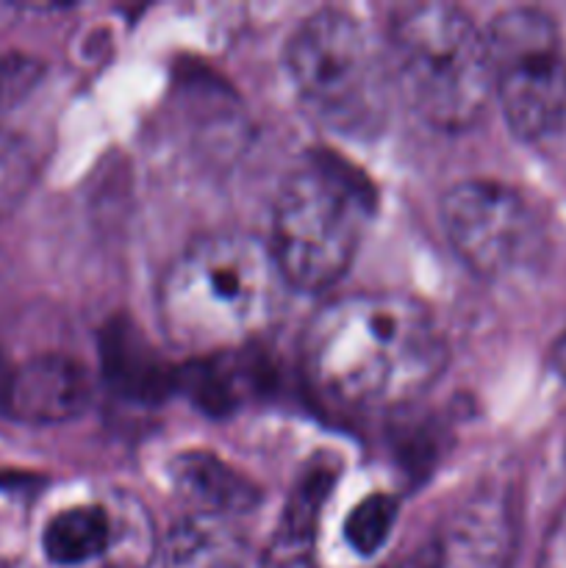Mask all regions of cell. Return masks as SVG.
<instances>
[{
	"instance_id": "6da1fadb",
	"label": "cell",
	"mask_w": 566,
	"mask_h": 568,
	"mask_svg": "<svg viewBox=\"0 0 566 568\" xmlns=\"http://www.w3.org/2000/svg\"><path fill=\"white\" fill-rule=\"evenodd\" d=\"M447 342L431 311L394 292L331 300L303 333V366L333 403L392 410L433 388L447 366Z\"/></svg>"
},
{
	"instance_id": "7a4b0ae2",
	"label": "cell",
	"mask_w": 566,
	"mask_h": 568,
	"mask_svg": "<svg viewBox=\"0 0 566 568\" xmlns=\"http://www.w3.org/2000/svg\"><path fill=\"white\" fill-rule=\"evenodd\" d=\"M286 288L270 244L253 233H209L166 266L159 320L175 347L214 358L259 338Z\"/></svg>"
},
{
	"instance_id": "3957f363",
	"label": "cell",
	"mask_w": 566,
	"mask_h": 568,
	"mask_svg": "<svg viewBox=\"0 0 566 568\" xmlns=\"http://www.w3.org/2000/svg\"><path fill=\"white\" fill-rule=\"evenodd\" d=\"M388 67L400 98L425 125L469 131L492 103L486 37L453 3H408L388 20Z\"/></svg>"
},
{
	"instance_id": "277c9868",
	"label": "cell",
	"mask_w": 566,
	"mask_h": 568,
	"mask_svg": "<svg viewBox=\"0 0 566 568\" xmlns=\"http://www.w3.org/2000/svg\"><path fill=\"white\" fill-rule=\"evenodd\" d=\"M375 189L353 164L331 153L305 155L286 178L272 214V255L289 288L322 292L344 277L358 255Z\"/></svg>"
},
{
	"instance_id": "5b68a950",
	"label": "cell",
	"mask_w": 566,
	"mask_h": 568,
	"mask_svg": "<svg viewBox=\"0 0 566 568\" xmlns=\"http://www.w3.org/2000/svg\"><path fill=\"white\" fill-rule=\"evenodd\" d=\"M353 14L322 9L286 44V72L303 109L331 133L372 139L386 122L388 72Z\"/></svg>"
},
{
	"instance_id": "8992f818",
	"label": "cell",
	"mask_w": 566,
	"mask_h": 568,
	"mask_svg": "<svg viewBox=\"0 0 566 568\" xmlns=\"http://www.w3.org/2000/svg\"><path fill=\"white\" fill-rule=\"evenodd\" d=\"M492 94L514 136L542 142L566 120V48L544 9L514 6L486 28Z\"/></svg>"
},
{
	"instance_id": "52a82bcc",
	"label": "cell",
	"mask_w": 566,
	"mask_h": 568,
	"mask_svg": "<svg viewBox=\"0 0 566 568\" xmlns=\"http://www.w3.org/2000/svg\"><path fill=\"white\" fill-rule=\"evenodd\" d=\"M442 227L455 255L481 277H503L525 264L538 244V220L516 189L488 178L444 192Z\"/></svg>"
},
{
	"instance_id": "ba28073f",
	"label": "cell",
	"mask_w": 566,
	"mask_h": 568,
	"mask_svg": "<svg viewBox=\"0 0 566 568\" xmlns=\"http://www.w3.org/2000/svg\"><path fill=\"white\" fill-rule=\"evenodd\" d=\"M92 386L81 366L64 355H37L17 366L3 383L0 403L22 425H61L81 414Z\"/></svg>"
},
{
	"instance_id": "9c48e42d",
	"label": "cell",
	"mask_w": 566,
	"mask_h": 568,
	"mask_svg": "<svg viewBox=\"0 0 566 568\" xmlns=\"http://www.w3.org/2000/svg\"><path fill=\"white\" fill-rule=\"evenodd\" d=\"M333 477L336 466L331 464H314L303 471L266 544L261 568H316V530Z\"/></svg>"
},
{
	"instance_id": "30bf717a",
	"label": "cell",
	"mask_w": 566,
	"mask_h": 568,
	"mask_svg": "<svg viewBox=\"0 0 566 568\" xmlns=\"http://www.w3.org/2000/svg\"><path fill=\"white\" fill-rule=\"evenodd\" d=\"M175 491L205 516L250 514L259 505L261 491L242 471L231 469L225 460L209 453H183L170 466Z\"/></svg>"
},
{
	"instance_id": "8fae6325",
	"label": "cell",
	"mask_w": 566,
	"mask_h": 568,
	"mask_svg": "<svg viewBox=\"0 0 566 568\" xmlns=\"http://www.w3.org/2000/svg\"><path fill=\"white\" fill-rule=\"evenodd\" d=\"M244 541L222 516L192 514L166 532L161 560L164 568H236Z\"/></svg>"
},
{
	"instance_id": "7c38bea8",
	"label": "cell",
	"mask_w": 566,
	"mask_h": 568,
	"mask_svg": "<svg viewBox=\"0 0 566 568\" xmlns=\"http://www.w3.org/2000/svg\"><path fill=\"white\" fill-rule=\"evenodd\" d=\"M114 521L100 505H81L55 514L42 532V549L50 564L83 566L114 549Z\"/></svg>"
},
{
	"instance_id": "4fadbf2b",
	"label": "cell",
	"mask_w": 566,
	"mask_h": 568,
	"mask_svg": "<svg viewBox=\"0 0 566 568\" xmlns=\"http://www.w3.org/2000/svg\"><path fill=\"white\" fill-rule=\"evenodd\" d=\"M511 558L508 510L492 499H477L464 510L449 541V568H505Z\"/></svg>"
},
{
	"instance_id": "5bb4252c",
	"label": "cell",
	"mask_w": 566,
	"mask_h": 568,
	"mask_svg": "<svg viewBox=\"0 0 566 568\" xmlns=\"http://www.w3.org/2000/svg\"><path fill=\"white\" fill-rule=\"evenodd\" d=\"M103 366L111 383L128 397H159L170 386V375L159 358H153V349H148L139 333L128 325L103 336Z\"/></svg>"
},
{
	"instance_id": "9a60e30c",
	"label": "cell",
	"mask_w": 566,
	"mask_h": 568,
	"mask_svg": "<svg viewBox=\"0 0 566 568\" xmlns=\"http://www.w3.org/2000/svg\"><path fill=\"white\" fill-rule=\"evenodd\" d=\"M39 164L31 142L0 128V222L9 220L37 183Z\"/></svg>"
},
{
	"instance_id": "2e32d148",
	"label": "cell",
	"mask_w": 566,
	"mask_h": 568,
	"mask_svg": "<svg viewBox=\"0 0 566 568\" xmlns=\"http://www.w3.org/2000/svg\"><path fill=\"white\" fill-rule=\"evenodd\" d=\"M394 519H397V503L386 494H372L353 508L344 525V536L358 555H375L388 541Z\"/></svg>"
},
{
	"instance_id": "e0dca14e",
	"label": "cell",
	"mask_w": 566,
	"mask_h": 568,
	"mask_svg": "<svg viewBox=\"0 0 566 568\" xmlns=\"http://www.w3.org/2000/svg\"><path fill=\"white\" fill-rule=\"evenodd\" d=\"M42 75V64L22 53H0V109L20 103Z\"/></svg>"
},
{
	"instance_id": "ac0fdd59",
	"label": "cell",
	"mask_w": 566,
	"mask_h": 568,
	"mask_svg": "<svg viewBox=\"0 0 566 568\" xmlns=\"http://www.w3.org/2000/svg\"><path fill=\"white\" fill-rule=\"evenodd\" d=\"M536 568H566V505L558 510L544 536Z\"/></svg>"
},
{
	"instance_id": "d6986e66",
	"label": "cell",
	"mask_w": 566,
	"mask_h": 568,
	"mask_svg": "<svg viewBox=\"0 0 566 568\" xmlns=\"http://www.w3.org/2000/svg\"><path fill=\"white\" fill-rule=\"evenodd\" d=\"M553 364H555V369H558L560 375L566 377V336L560 338L558 344H555V349H553Z\"/></svg>"
},
{
	"instance_id": "ffe728a7",
	"label": "cell",
	"mask_w": 566,
	"mask_h": 568,
	"mask_svg": "<svg viewBox=\"0 0 566 568\" xmlns=\"http://www.w3.org/2000/svg\"><path fill=\"white\" fill-rule=\"evenodd\" d=\"M0 568H3V566H0Z\"/></svg>"
}]
</instances>
